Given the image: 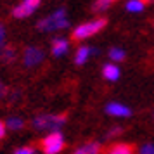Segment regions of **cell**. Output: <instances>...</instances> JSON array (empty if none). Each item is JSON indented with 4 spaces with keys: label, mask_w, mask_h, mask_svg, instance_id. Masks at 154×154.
Masks as SVG:
<instances>
[{
    "label": "cell",
    "mask_w": 154,
    "mask_h": 154,
    "mask_svg": "<svg viewBox=\"0 0 154 154\" xmlns=\"http://www.w3.org/2000/svg\"><path fill=\"white\" fill-rule=\"evenodd\" d=\"M69 24L68 21V16H66V11L64 9H57L56 12H52L50 16L43 17L42 21L38 23V29L40 31H59V29H64Z\"/></svg>",
    "instance_id": "cell-1"
},
{
    "label": "cell",
    "mask_w": 154,
    "mask_h": 154,
    "mask_svg": "<svg viewBox=\"0 0 154 154\" xmlns=\"http://www.w3.org/2000/svg\"><path fill=\"white\" fill-rule=\"evenodd\" d=\"M104 26H106V19H100V17L94 19V21L83 23V24H80V26H76V28L73 29V38L75 40H85V38L99 33Z\"/></svg>",
    "instance_id": "cell-2"
},
{
    "label": "cell",
    "mask_w": 154,
    "mask_h": 154,
    "mask_svg": "<svg viewBox=\"0 0 154 154\" xmlns=\"http://www.w3.org/2000/svg\"><path fill=\"white\" fill-rule=\"evenodd\" d=\"M64 121H66V116L42 114V116L35 118L33 125H35V128H38V130H50V132H54V130H59V128L64 125Z\"/></svg>",
    "instance_id": "cell-3"
},
{
    "label": "cell",
    "mask_w": 154,
    "mask_h": 154,
    "mask_svg": "<svg viewBox=\"0 0 154 154\" xmlns=\"http://www.w3.org/2000/svg\"><path fill=\"white\" fill-rule=\"evenodd\" d=\"M63 147H64V139L57 130L50 132L42 142V149L45 154H57L63 151Z\"/></svg>",
    "instance_id": "cell-4"
},
{
    "label": "cell",
    "mask_w": 154,
    "mask_h": 154,
    "mask_svg": "<svg viewBox=\"0 0 154 154\" xmlns=\"http://www.w3.org/2000/svg\"><path fill=\"white\" fill-rule=\"evenodd\" d=\"M40 2H42V0H23L21 4L14 9V12H12V14H14V17H17V19L28 17V16H31L36 9H38Z\"/></svg>",
    "instance_id": "cell-5"
},
{
    "label": "cell",
    "mask_w": 154,
    "mask_h": 154,
    "mask_svg": "<svg viewBox=\"0 0 154 154\" xmlns=\"http://www.w3.org/2000/svg\"><path fill=\"white\" fill-rule=\"evenodd\" d=\"M43 61V52L36 47H29V49L24 50L23 54V63L26 68H33V66H38V64Z\"/></svg>",
    "instance_id": "cell-6"
},
{
    "label": "cell",
    "mask_w": 154,
    "mask_h": 154,
    "mask_svg": "<svg viewBox=\"0 0 154 154\" xmlns=\"http://www.w3.org/2000/svg\"><path fill=\"white\" fill-rule=\"evenodd\" d=\"M106 112L111 114V116H116V118H128L132 111L126 107V106L119 104V102H111V104L106 106Z\"/></svg>",
    "instance_id": "cell-7"
},
{
    "label": "cell",
    "mask_w": 154,
    "mask_h": 154,
    "mask_svg": "<svg viewBox=\"0 0 154 154\" xmlns=\"http://www.w3.org/2000/svg\"><path fill=\"white\" fill-rule=\"evenodd\" d=\"M68 49H69V45H68V40H64V38H56L52 43V54L56 57L64 56L68 52Z\"/></svg>",
    "instance_id": "cell-8"
},
{
    "label": "cell",
    "mask_w": 154,
    "mask_h": 154,
    "mask_svg": "<svg viewBox=\"0 0 154 154\" xmlns=\"http://www.w3.org/2000/svg\"><path fill=\"white\" fill-rule=\"evenodd\" d=\"M102 75H104L106 80H109V82H116L119 78V68L118 66H114V64H106L104 69H102Z\"/></svg>",
    "instance_id": "cell-9"
},
{
    "label": "cell",
    "mask_w": 154,
    "mask_h": 154,
    "mask_svg": "<svg viewBox=\"0 0 154 154\" xmlns=\"http://www.w3.org/2000/svg\"><path fill=\"white\" fill-rule=\"evenodd\" d=\"M90 52H92L90 47H80V49L76 50V56H75V63H76L78 66L85 64L87 63V59L90 57Z\"/></svg>",
    "instance_id": "cell-10"
},
{
    "label": "cell",
    "mask_w": 154,
    "mask_h": 154,
    "mask_svg": "<svg viewBox=\"0 0 154 154\" xmlns=\"http://www.w3.org/2000/svg\"><path fill=\"white\" fill-rule=\"evenodd\" d=\"M100 146H99L97 142H90V144H85V146H80L75 151L76 154H97Z\"/></svg>",
    "instance_id": "cell-11"
},
{
    "label": "cell",
    "mask_w": 154,
    "mask_h": 154,
    "mask_svg": "<svg viewBox=\"0 0 154 154\" xmlns=\"http://www.w3.org/2000/svg\"><path fill=\"white\" fill-rule=\"evenodd\" d=\"M144 7H146V2L144 0H130L126 4V11L128 12H142Z\"/></svg>",
    "instance_id": "cell-12"
},
{
    "label": "cell",
    "mask_w": 154,
    "mask_h": 154,
    "mask_svg": "<svg viewBox=\"0 0 154 154\" xmlns=\"http://www.w3.org/2000/svg\"><path fill=\"white\" fill-rule=\"evenodd\" d=\"M111 152L112 154H130L132 152V146H128V144H116V146L111 147Z\"/></svg>",
    "instance_id": "cell-13"
},
{
    "label": "cell",
    "mask_w": 154,
    "mask_h": 154,
    "mask_svg": "<svg viewBox=\"0 0 154 154\" xmlns=\"http://www.w3.org/2000/svg\"><path fill=\"white\" fill-rule=\"evenodd\" d=\"M109 57H111V61L119 63V61H123V59H125V52H123L121 49H111V50H109Z\"/></svg>",
    "instance_id": "cell-14"
},
{
    "label": "cell",
    "mask_w": 154,
    "mask_h": 154,
    "mask_svg": "<svg viewBox=\"0 0 154 154\" xmlns=\"http://www.w3.org/2000/svg\"><path fill=\"white\" fill-rule=\"evenodd\" d=\"M7 126H9V130H21L24 126V123H23L21 118H11L7 121Z\"/></svg>",
    "instance_id": "cell-15"
},
{
    "label": "cell",
    "mask_w": 154,
    "mask_h": 154,
    "mask_svg": "<svg viewBox=\"0 0 154 154\" xmlns=\"http://www.w3.org/2000/svg\"><path fill=\"white\" fill-rule=\"evenodd\" d=\"M114 2H116V0H97L94 7H95V11H104V9H107L111 4H114Z\"/></svg>",
    "instance_id": "cell-16"
},
{
    "label": "cell",
    "mask_w": 154,
    "mask_h": 154,
    "mask_svg": "<svg viewBox=\"0 0 154 154\" xmlns=\"http://www.w3.org/2000/svg\"><path fill=\"white\" fill-rule=\"evenodd\" d=\"M0 56H2V59H4L5 63H9V61H12V59H14V49H4Z\"/></svg>",
    "instance_id": "cell-17"
},
{
    "label": "cell",
    "mask_w": 154,
    "mask_h": 154,
    "mask_svg": "<svg viewBox=\"0 0 154 154\" xmlns=\"http://www.w3.org/2000/svg\"><path fill=\"white\" fill-rule=\"evenodd\" d=\"M14 152H16V154H33V152H35V147H31V146L19 147V149H16Z\"/></svg>",
    "instance_id": "cell-18"
},
{
    "label": "cell",
    "mask_w": 154,
    "mask_h": 154,
    "mask_svg": "<svg viewBox=\"0 0 154 154\" xmlns=\"http://www.w3.org/2000/svg\"><path fill=\"white\" fill-rule=\"evenodd\" d=\"M4 45H5V28H4V24L0 23V50H2Z\"/></svg>",
    "instance_id": "cell-19"
},
{
    "label": "cell",
    "mask_w": 154,
    "mask_h": 154,
    "mask_svg": "<svg viewBox=\"0 0 154 154\" xmlns=\"http://www.w3.org/2000/svg\"><path fill=\"white\" fill-rule=\"evenodd\" d=\"M140 152L142 154H154V146L152 144H147V146H144L140 149Z\"/></svg>",
    "instance_id": "cell-20"
},
{
    "label": "cell",
    "mask_w": 154,
    "mask_h": 154,
    "mask_svg": "<svg viewBox=\"0 0 154 154\" xmlns=\"http://www.w3.org/2000/svg\"><path fill=\"white\" fill-rule=\"evenodd\" d=\"M4 135H5V125L0 121V139H4Z\"/></svg>",
    "instance_id": "cell-21"
},
{
    "label": "cell",
    "mask_w": 154,
    "mask_h": 154,
    "mask_svg": "<svg viewBox=\"0 0 154 154\" xmlns=\"http://www.w3.org/2000/svg\"><path fill=\"white\" fill-rule=\"evenodd\" d=\"M5 94V87H4V83H2V80H0V97Z\"/></svg>",
    "instance_id": "cell-22"
},
{
    "label": "cell",
    "mask_w": 154,
    "mask_h": 154,
    "mask_svg": "<svg viewBox=\"0 0 154 154\" xmlns=\"http://www.w3.org/2000/svg\"><path fill=\"white\" fill-rule=\"evenodd\" d=\"M144 2H151V0H144Z\"/></svg>",
    "instance_id": "cell-23"
}]
</instances>
